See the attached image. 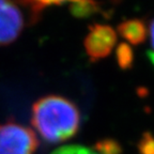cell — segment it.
Segmentation results:
<instances>
[{
	"mask_svg": "<svg viewBox=\"0 0 154 154\" xmlns=\"http://www.w3.org/2000/svg\"><path fill=\"white\" fill-rule=\"evenodd\" d=\"M32 125L45 141L58 143L72 138L80 125L77 106L66 97L46 95L32 106Z\"/></svg>",
	"mask_w": 154,
	"mask_h": 154,
	"instance_id": "1",
	"label": "cell"
},
{
	"mask_svg": "<svg viewBox=\"0 0 154 154\" xmlns=\"http://www.w3.org/2000/svg\"><path fill=\"white\" fill-rule=\"evenodd\" d=\"M38 140L32 130L10 120L0 123V154H34Z\"/></svg>",
	"mask_w": 154,
	"mask_h": 154,
	"instance_id": "2",
	"label": "cell"
},
{
	"mask_svg": "<svg viewBox=\"0 0 154 154\" xmlns=\"http://www.w3.org/2000/svg\"><path fill=\"white\" fill-rule=\"evenodd\" d=\"M117 43V33L108 25L94 24L89 27L84 41L85 51L91 62L108 57Z\"/></svg>",
	"mask_w": 154,
	"mask_h": 154,
	"instance_id": "3",
	"label": "cell"
},
{
	"mask_svg": "<svg viewBox=\"0 0 154 154\" xmlns=\"http://www.w3.org/2000/svg\"><path fill=\"white\" fill-rule=\"evenodd\" d=\"M24 27V14L16 3L12 0H0V46L13 43Z\"/></svg>",
	"mask_w": 154,
	"mask_h": 154,
	"instance_id": "4",
	"label": "cell"
},
{
	"mask_svg": "<svg viewBox=\"0 0 154 154\" xmlns=\"http://www.w3.org/2000/svg\"><path fill=\"white\" fill-rule=\"evenodd\" d=\"M118 31L123 38L133 45L144 43L148 36V27L143 19H126L118 26Z\"/></svg>",
	"mask_w": 154,
	"mask_h": 154,
	"instance_id": "5",
	"label": "cell"
},
{
	"mask_svg": "<svg viewBox=\"0 0 154 154\" xmlns=\"http://www.w3.org/2000/svg\"><path fill=\"white\" fill-rule=\"evenodd\" d=\"M101 7L96 0H76L71 3L70 12L76 18H88L100 12Z\"/></svg>",
	"mask_w": 154,
	"mask_h": 154,
	"instance_id": "6",
	"label": "cell"
},
{
	"mask_svg": "<svg viewBox=\"0 0 154 154\" xmlns=\"http://www.w3.org/2000/svg\"><path fill=\"white\" fill-rule=\"evenodd\" d=\"M116 59L122 70H130L134 63V53L128 43H120L116 49Z\"/></svg>",
	"mask_w": 154,
	"mask_h": 154,
	"instance_id": "7",
	"label": "cell"
},
{
	"mask_svg": "<svg viewBox=\"0 0 154 154\" xmlns=\"http://www.w3.org/2000/svg\"><path fill=\"white\" fill-rule=\"evenodd\" d=\"M94 150L97 154H121L122 148L115 139H103L96 142Z\"/></svg>",
	"mask_w": 154,
	"mask_h": 154,
	"instance_id": "8",
	"label": "cell"
},
{
	"mask_svg": "<svg viewBox=\"0 0 154 154\" xmlns=\"http://www.w3.org/2000/svg\"><path fill=\"white\" fill-rule=\"evenodd\" d=\"M140 154H154V136L150 133L143 134L138 143Z\"/></svg>",
	"mask_w": 154,
	"mask_h": 154,
	"instance_id": "9",
	"label": "cell"
},
{
	"mask_svg": "<svg viewBox=\"0 0 154 154\" xmlns=\"http://www.w3.org/2000/svg\"><path fill=\"white\" fill-rule=\"evenodd\" d=\"M51 154H97L95 151L82 146H64L55 150Z\"/></svg>",
	"mask_w": 154,
	"mask_h": 154,
	"instance_id": "10",
	"label": "cell"
},
{
	"mask_svg": "<svg viewBox=\"0 0 154 154\" xmlns=\"http://www.w3.org/2000/svg\"><path fill=\"white\" fill-rule=\"evenodd\" d=\"M66 1H76V0H34V3H35L36 11L40 14L41 11L43 9H45L48 5H62L63 2H66Z\"/></svg>",
	"mask_w": 154,
	"mask_h": 154,
	"instance_id": "11",
	"label": "cell"
},
{
	"mask_svg": "<svg viewBox=\"0 0 154 154\" xmlns=\"http://www.w3.org/2000/svg\"><path fill=\"white\" fill-rule=\"evenodd\" d=\"M149 34H150V41H151V45L154 51V18L150 23V28H149Z\"/></svg>",
	"mask_w": 154,
	"mask_h": 154,
	"instance_id": "12",
	"label": "cell"
},
{
	"mask_svg": "<svg viewBox=\"0 0 154 154\" xmlns=\"http://www.w3.org/2000/svg\"><path fill=\"white\" fill-rule=\"evenodd\" d=\"M148 58H149L150 62L154 65V51H148Z\"/></svg>",
	"mask_w": 154,
	"mask_h": 154,
	"instance_id": "13",
	"label": "cell"
}]
</instances>
